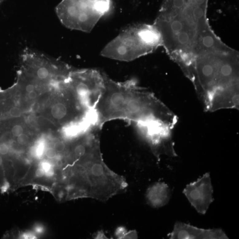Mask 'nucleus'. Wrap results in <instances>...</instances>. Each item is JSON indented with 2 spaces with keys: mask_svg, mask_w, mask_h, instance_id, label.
I'll list each match as a JSON object with an SVG mask.
<instances>
[{
  "mask_svg": "<svg viewBox=\"0 0 239 239\" xmlns=\"http://www.w3.org/2000/svg\"><path fill=\"white\" fill-rule=\"evenodd\" d=\"M237 56L234 50L224 45L207 52L196 61L191 81L209 110L239 106Z\"/></svg>",
  "mask_w": 239,
  "mask_h": 239,
  "instance_id": "obj_1",
  "label": "nucleus"
},
{
  "mask_svg": "<svg viewBox=\"0 0 239 239\" xmlns=\"http://www.w3.org/2000/svg\"><path fill=\"white\" fill-rule=\"evenodd\" d=\"M162 45L161 36L154 25L139 24L123 30L105 46L101 55L130 61L152 53Z\"/></svg>",
  "mask_w": 239,
  "mask_h": 239,
  "instance_id": "obj_2",
  "label": "nucleus"
},
{
  "mask_svg": "<svg viewBox=\"0 0 239 239\" xmlns=\"http://www.w3.org/2000/svg\"><path fill=\"white\" fill-rule=\"evenodd\" d=\"M213 188L209 173L187 185L183 193L197 211L205 214L214 201Z\"/></svg>",
  "mask_w": 239,
  "mask_h": 239,
  "instance_id": "obj_3",
  "label": "nucleus"
},
{
  "mask_svg": "<svg viewBox=\"0 0 239 239\" xmlns=\"http://www.w3.org/2000/svg\"><path fill=\"white\" fill-rule=\"evenodd\" d=\"M170 239H228L225 232L220 229H204L180 222L174 224L172 232L167 235Z\"/></svg>",
  "mask_w": 239,
  "mask_h": 239,
  "instance_id": "obj_4",
  "label": "nucleus"
},
{
  "mask_svg": "<svg viewBox=\"0 0 239 239\" xmlns=\"http://www.w3.org/2000/svg\"><path fill=\"white\" fill-rule=\"evenodd\" d=\"M170 189L163 182H156L147 189L146 199L147 204L155 208L166 205L170 199Z\"/></svg>",
  "mask_w": 239,
  "mask_h": 239,
  "instance_id": "obj_5",
  "label": "nucleus"
},
{
  "mask_svg": "<svg viewBox=\"0 0 239 239\" xmlns=\"http://www.w3.org/2000/svg\"><path fill=\"white\" fill-rule=\"evenodd\" d=\"M51 113L54 118L57 119H62L67 114V107L64 104L57 103L52 107Z\"/></svg>",
  "mask_w": 239,
  "mask_h": 239,
  "instance_id": "obj_6",
  "label": "nucleus"
},
{
  "mask_svg": "<svg viewBox=\"0 0 239 239\" xmlns=\"http://www.w3.org/2000/svg\"><path fill=\"white\" fill-rule=\"evenodd\" d=\"M115 235L118 239H137L138 235L136 231H127L124 228H117L115 232Z\"/></svg>",
  "mask_w": 239,
  "mask_h": 239,
  "instance_id": "obj_7",
  "label": "nucleus"
},
{
  "mask_svg": "<svg viewBox=\"0 0 239 239\" xmlns=\"http://www.w3.org/2000/svg\"><path fill=\"white\" fill-rule=\"evenodd\" d=\"M88 148L83 144H79L75 147L74 149V154L76 157L80 158L84 156L88 151Z\"/></svg>",
  "mask_w": 239,
  "mask_h": 239,
  "instance_id": "obj_8",
  "label": "nucleus"
},
{
  "mask_svg": "<svg viewBox=\"0 0 239 239\" xmlns=\"http://www.w3.org/2000/svg\"><path fill=\"white\" fill-rule=\"evenodd\" d=\"M185 4V0H172L173 7L177 10H180L183 8Z\"/></svg>",
  "mask_w": 239,
  "mask_h": 239,
  "instance_id": "obj_9",
  "label": "nucleus"
},
{
  "mask_svg": "<svg viewBox=\"0 0 239 239\" xmlns=\"http://www.w3.org/2000/svg\"><path fill=\"white\" fill-rule=\"evenodd\" d=\"M49 75V71L45 67L40 68L37 71L38 76L41 79H46Z\"/></svg>",
  "mask_w": 239,
  "mask_h": 239,
  "instance_id": "obj_10",
  "label": "nucleus"
},
{
  "mask_svg": "<svg viewBox=\"0 0 239 239\" xmlns=\"http://www.w3.org/2000/svg\"><path fill=\"white\" fill-rule=\"evenodd\" d=\"M12 132L13 135L15 136H19L23 133V129L22 127L19 125H16L12 128Z\"/></svg>",
  "mask_w": 239,
  "mask_h": 239,
  "instance_id": "obj_11",
  "label": "nucleus"
},
{
  "mask_svg": "<svg viewBox=\"0 0 239 239\" xmlns=\"http://www.w3.org/2000/svg\"><path fill=\"white\" fill-rule=\"evenodd\" d=\"M66 147L65 143L62 141H58L55 143L54 148L57 152H61L64 151Z\"/></svg>",
  "mask_w": 239,
  "mask_h": 239,
  "instance_id": "obj_12",
  "label": "nucleus"
},
{
  "mask_svg": "<svg viewBox=\"0 0 239 239\" xmlns=\"http://www.w3.org/2000/svg\"><path fill=\"white\" fill-rule=\"evenodd\" d=\"M28 140H29V137L25 134H22L18 136V138H17L18 142L19 144H22V145H24V144L27 143Z\"/></svg>",
  "mask_w": 239,
  "mask_h": 239,
  "instance_id": "obj_13",
  "label": "nucleus"
},
{
  "mask_svg": "<svg viewBox=\"0 0 239 239\" xmlns=\"http://www.w3.org/2000/svg\"><path fill=\"white\" fill-rule=\"evenodd\" d=\"M45 155L48 158L52 159L55 158L56 157L57 151L55 150L54 148H49L45 152Z\"/></svg>",
  "mask_w": 239,
  "mask_h": 239,
  "instance_id": "obj_14",
  "label": "nucleus"
},
{
  "mask_svg": "<svg viewBox=\"0 0 239 239\" xmlns=\"http://www.w3.org/2000/svg\"><path fill=\"white\" fill-rule=\"evenodd\" d=\"M10 114L13 117H18L22 115V111L20 108L17 107H14L10 110Z\"/></svg>",
  "mask_w": 239,
  "mask_h": 239,
  "instance_id": "obj_15",
  "label": "nucleus"
},
{
  "mask_svg": "<svg viewBox=\"0 0 239 239\" xmlns=\"http://www.w3.org/2000/svg\"><path fill=\"white\" fill-rule=\"evenodd\" d=\"M9 146L6 143H2L0 144V155H6L9 153Z\"/></svg>",
  "mask_w": 239,
  "mask_h": 239,
  "instance_id": "obj_16",
  "label": "nucleus"
},
{
  "mask_svg": "<svg viewBox=\"0 0 239 239\" xmlns=\"http://www.w3.org/2000/svg\"><path fill=\"white\" fill-rule=\"evenodd\" d=\"M45 174H46V172H45V170L41 167L38 168L36 171V176L38 178L43 177L45 176Z\"/></svg>",
  "mask_w": 239,
  "mask_h": 239,
  "instance_id": "obj_17",
  "label": "nucleus"
},
{
  "mask_svg": "<svg viewBox=\"0 0 239 239\" xmlns=\"http://www.w3.org/2000/svg\"><path fill=\"white\" fill-rule=\"evenodd\" d=\"M93 237L95 239H107V237L102 231L97 232V233L94 234Z\"/></svg>",
  "mask_w": 239,
  "mask_h": 239,
  "instance_id": "obj_18",
  "label": "nucleus"
},
{
  "mask_svg": "<svg viewBox=\"0 0 239 239\" xmlns=\"http://www.w3.org/2000/svg\"><path fill=\"white\" fill-rule=\"evenodd\" d=\"M41 167L45 170V172H48L51 170V166L48 163H43L41 165Z\"/></svg>",
  "mask_w": 239,
  "mask_h": 239,
  "instance_id": "obj_19",
  "label": "nucleus"
},
{
  "mask_svg": "<svg viewBox=\"0 0 239 239\" xmlns=\"http://www.w3.org/2000/svg\"><path fill=\"white\" fill-rule=\"evenodd\" d=\"M194 2L198 6H205L206 0H193Z\"/></svg>",
  "mask_w": 239,
  "mask_h": 239,
  "instance_id": "obj_20",
  "label": "nucleus"
},
{
  "mask_svg": "<svg viewBox=\"0 0 239 239\" xmlns=\"http://www.w3.org/2000/svg\"><path fill=\"white\" fill-rule=\"evenodd\" d=\"M29 97L31 99H35L37 97V93L34 91L29 93Z\"/></svg>",
  "mask_w": 239,
  "mask_h": 239,
  "instance_id": "obj_21",
  "label": "nucleus"
},
{
  "mask_svg": "<svg viewBox=\"0 0 239 239\" xmlns=\"http://www.w3.org/2000/svg\"><path fill=\"white\" fill-rule=\"evenodd\" d=\"M34 86L32 85H28L26 87V90L27 92H28V93H30V92H32V91H34Z\"/></svg>",
  "mask_w": 239,
  "mask_h": 239,
  "instance_id": "obj_22",
  "label": "nucleus"
},
{
  "mask_svg": "<svg viewBox=\"0 0 239 239\" xmlns=\"http://www.w3.org/2000/svg\"><path fill=\"white\" fill-rule=\"evenodd\" d=\"M3 163V160L2 158L1 155H0V168H1V167H2Z\"/></svg>",
  "mask_w": 239,
  "mask_h": 239,
  "instance_id": "obj_23",
  "label": "nucleus"
}]
</instances>
